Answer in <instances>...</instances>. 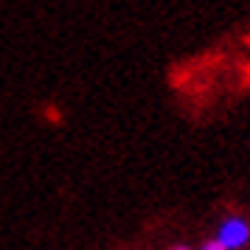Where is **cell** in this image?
I'll return each instance as SVG.
<instances>
[{
  "label": "cell",
  "instance_id": "1",
  "mask_svg": "<svg viewBox=\"0 0 250 250\" xmlns=\"http://www.w3.org/2000/svg\"><path fill=\"white\" fill-rule=\"evenodd\" d=\"M216 242H219L225 250H242V248H248V242H250V225H248V219H242V216H228L225 222L219 225V230H216Z\"/></svg>",
  "mask_w": 250,
  "mask_h": 250
},
{
  "label": "cell",
  "instance_id": "2",
  "mask_svg": "<svg viewBox=\"0 0 250 250\" xmlns=\"http://www.w3.org/2000/svg\"><path fill=\"white\" fill-rule=\"evenodd\" d=\"M200 250H225V248H222V245H219L216 239H211V242H205V245H203Z\"/></svg>",
  "mask_w": 250,
  "mask_h": 250
},
{
  "label": "cell",
  "instance_id": "3",
  "mask_svg": "<svg viewBox=\"0 0 250 250\" xmlns=\"http://www.w3.org/2000/svg\"><path fill=\"white\" fill-rule=\"evenodd\" d=\"M174 250H188V248H174Z\"/></svg>",
  "mask_w": 250,
  "mask_h": 250
}]
</instances>
